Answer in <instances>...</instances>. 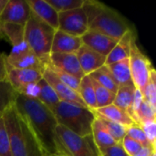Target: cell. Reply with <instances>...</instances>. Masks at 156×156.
Returning <instances> with one entry per match:
<instances>
[{
	"instance_id": "5",
	"label": "cell",
	"mask_w": 156,
	"mask_h": 156,
	"mask_svg": "<svg viewBox=\"0 0 156 156\" xmlns=\"http://www.w3.org/2000/svg\"><path fill=\"white\" fill-rule=\"evenodd\" d=\"M55 31L32 14L25 25V42L44 66L48 64Z\"/></svg>"
},
{
	"instance_id": "19",
	"label": "cell",
	"mask_w": 156,
	"mask_h": 156,
	"mask_svg": "<svg viewBox=\"0 0 156 156\" xmlns=\"http://www.w3.org/2000/svg\"><path fill=\"white\" fill-rule=\"evenodd\" d=\"M91 111L93 112L95 116L101 117L106 120L112 121L113 122L122 124L126 128L135 124L126 112L118 108L114 104H110L108 106L99 108L96 110H91Z\"/></svg>"
},
{
	"instance_id": "9",
	"label": "cell",
	"mask_w": 156,
	"mask_h": 156,
	"mask_svg": "<svg viewBox=\"0 0 156 156\" xmlns=\"http://www.w3.org/2000/svg\"><path fill=\"white\" fill-rule=\"evenodd\" d=\"M58 29L74 37H80L88 28V20L82 7L58 13Z\"/></svg>"
},
{
	"instance_id": "40",
	"label": "cell",
	"mask_w": 156,
	"mask_h": 156,
	"mask_svg": "<svg viewBox=\"0 0 156 156\" xmlns=\"http://www.w3.org/2000/svg\"><path fill=\"white\" fill-rule=\"evenodd\" d=\"M6 80V68L5 61V55L0 53V80Z\"/></svg>"
},
{
	"instance_id": "42",
	"label": "cell",
	"mask_w": 156,
	"mask_h": 156,
	"mask_svg": "<svg viewBox=\"0 0 156 156\" xmlns=\"http://www.w3.org/2000/svg\"><path fill=\"white\" fill-rule=\"evenodd\" d=\"M45 156H63V155H60V154H47V155Z\"/></svg>"
},
{
	"instance_id": "26",
	"label": "cell",
	"mask_w": 156,
	"mask_h": 156,
	"mask_svg": "<svg viewBox=\"0 0 156 156\" xmlns=\"http://www.w3.org/2000/svg\"><path fill=\"white\" fill-rule=\"evenodd\" d=\"M89 76L91 79H93L94 80H96L98 83H100L102 87H104L107 90H109L110 91H112V93H114V94L116 93L119 86H118L117 82L115 81L112 74L111 73V71L109 70L107 66H103V67L100 68L99 69L92 72Z\"/></svg>"
},
{
	"instance_id": "24",
	"label": "cell",
	"mask_w": 156,
	"mask_h": 156,
	"mask_svg": "<svg viewBox=\"0 0 156 156\" xmlns=\"http://www.w3.org/2000/svg\"><path fill=\"white\" fill-rule=\"evenodd\" d=\"M78 93L87 108H89L90 110L97 109L94 89H93L91 78L89 75H85L80 80Z\"/></svg>"
},
{
	"instance_id": "44",
	"label": "cell",
	"mask_w": 156,
	"mask_h": 156,
	"mask_svg": "<svg viewBox=\"0 0 156 156\" xmlns=\"http://www.w3.org/2000/svg\"><path fill=\"white\" fill-rule=\"evenodd\" d=\"M0 36H1V33H0Z\"/></svg>"
},
{
	"instance_id": "21",
	"label": "cell",
	"mask_w": 156,
	"mask_h": 156,
	"mask_svg": "<svg viewBox=\"0 0 156 156\" xmlns=\"http://www.w3.org/2000/svg\"><path fill=\"white\" fill-rule=\"evenodd\" d=\"M107 67L112 74L118 86L133 84L131 76L129 58H125L121 61L107 65Z\"/></svg>"
},
{
	"instance_id": "13",
	"label": "cell",
	"mask_w": 156,
	"mask_h": 156,
	"mask_svg": "<svg viewBox=\"0 0 156 156\" xmlns=\"http://www.w3.org/2000/svg\"><path fill=\"white\" fill-rule=\"evenodd\" d=\"M48 65L80 80L85 76L80 69L76 53H51Z\"/></svg>"
},
{
	"instance_id": "6",
	"label": "cell",
	"mask_w": 156,
	"mask_h": 156,
	"mask_svg": "<svg viewBox=\"0 0 156 156\" xmlns=\"http://www.w3.org/2000/svg\"><path fill=\"white\" fill-rule=\"evenodd\" d=\"M56 135L60 155L101 156L92 135L79 136L65 127L58 124Z\"/></svg>"
},
{
	"instance_id": "37",
	"label": "cell",
	"mask_w": 156,
	"mask_h": 156,
	"mask_svg": "<svg viewBox=\"0 0 156 156\" xmlns=\"http://www.w3.org/2000/svg\"><path fill=\"white\" fill-rule=\"evenodd\" d=\"M121 144H122L123 150L126 152V154L129 156L135 155L143 147L138 142L134 141L133 139H132L128 135H125L123 137Z\"/></svg>"
},
{
	"instance_id": "17",
	"label": "cell",
	"mask_w": 156,
	"mask_h": 156,
	"mask_svg": "<svg viewBox=\"0 0 156 156\" xmlns=\"http://www.w3.org/2000/svg\"><path fill=\"white\" fill-rule=\"evenodd\" d=\"M81 46L80 37L57 29L51 45V53H76Z\"/></svg>"
},
{
	"instance_id": "27",
	"label": "cell",
	"mask_w": 156,
	"mask_h": 156,
	"mask_svg": "<svg viewBox=\"0 0 156 156\" xmlns=\"http://www.w3.org/2000/svg\"><path fill=\"white\" fill-rule=\"evenodd\" d=\"M16 95V92L6 80H0V116L14 105Z\"/></svg>"
},
{
	"instance_id": "38",
	"label": "cell",
	"mask_w": 156,
	"mask_h": 156,
	"mask_svg": "<svg viewBox=\"0 0 156 156\" xmlns=\"http://www.w3.org/2000/svg\"><path fill=\"white\" fill-rule=\"evenodd\" d=\"M101 156H129L123 150L121 144H116L115 145L101 152Z\"/></svg>"
},
{
	"instance_id": "29",
	"label": "cell",
	"mask_w": 156,
	"mask_h": 156,
	"mask_svg": "<svg viewBox=\"0 0 156 156\" xmlns=\"http://www.w3.org/2000/svg\"><path fill=\"white\" fill-rule=\"evenodd\" d=\"M95 117L104 125V127L106 128L110 135L113 138V140L117 144H121L123 137L126 135V127H124L122 124L101 118V117H98V116H95Z\"/></svg>"
},
{
	"instance_id": "33",
	"label": "cell",
	"mask_w": 156,
	"mask_h": 156,
	"mask_svg": "<svg viewBox=\"0 0 156 156\" xmlns=\"http://www.w3.org/2000/svg\"><path fill=\"white\" fill-rule=\"evenodd\" d=\"M50 69L54 71V73L56 74V76L59 79V80L61 82H63L66 86H68L71 90H75L77 92L79 91V87H80V79H78V78H76V77H74L72 75H69L68 73H65L63 71H60L58 69H54L52 67H50Z\"/></svg>"
},
{
	"instance_id": "2",
	"label": "cell",
	"mask_w": 156,
	"mask_h": 156,
	"mask_svg": "<svg viewBox=\"0 0 156 156\" xmlns=\"http://www.w3.org/2000/svg\"><path fill=\"white\" fill-rule=\"evenodd\" d=\"M2 116L9 138L11 156H45L35 135L14 105Z\"/></svg>"
},
{
	"instance_id": "36",
	"label": "cell",
	"mask_w": 156,
	"mask_h": 156,
	"mask_svg": "<svg viewBox=\"0 0 156 156\" xmlns=\"http://www.w3.org/2000/svg\"><path fill=\"white\" fill-rule=\"evenodd\" d=\"M140 127L144 131L149 144L155 147L156 146V121H150L143 122Z\"/></svg>"
},
{
	"instance_id": "18",
	"label": "cell",
	"mask_w": 156,
	"mask_h": 156,
	"mask_svg": "<svg viewBox=\"0 0 156 156\" xmlns=\"http://www.w3.org/2000/svg\"><path fill=\"white\" fill-rule=\"evenodd\" d=\"M135 38L136 37L134 36V30L133 28L128 30L118 40L115 47L112 48V50L106 57L105 66L118 62V61H121V60L125 59V58H129L132 43Z\"/></svg>"
},
{
	"instance_id": "25",
	"label": "cell",
	"mask_w": 156,
	"mask_h": 156,
	"mask_svg": "<svg viewBox=\"0 0 156 156\" xmlns=\"http://www.w3.org/2000/svg\"><path fill=\"white\" fill-rule=\"evenodd\" d=\"M39 95L37 100L48 108L52 112H54L56 107L60 102V100L57 96L53 89L48 84V82L42 78L39 80Z\"/></svg>"
},
{
	"instance_id": "31",
	"label": "cell",
	"mask_w": 156,
	"mask_h": 156,
	"mask_svg": "<svg viewBox=\"0 0 156 156\" xmlns=\"http://www.w3.org/2000/svg\"><path fill=\"white\" fill-rule=\"evenodd\" d=\"M144 101L156 109V72L154 69L151 73L150 79L142 90Z\"/></svg>"
},
{
	"instance_id": "14",
	"label": "cell",
	"mask_w": 156,
	"mask_h": 156,
	"mask_svg": "<svg viewBox=\"0 0 156 156\" xmlns=\"http://www.w3.org/2000/svg\"><path fill=\"white\" fill-rule=\"evenodd\" d=\"M80 39L82 45L105 57L108 56L118 42V40L92 29H88L87 32L80 37Z\"/></svg>"
},
{
	"instance_id": "41",
	"label": "cell",
	"mask_w": 156,
	"mask_h": 156,
	"mask_svg": "<svg viewBox=\"0 0 156 156\" xmlns=\"http://www.w3.org/2000/svg\"><path fill=\"white\" fill-rule=\"evenodd\" d=\"M7 2H8V0H0V15L4 11V9H5V5L7 4Z\"/></svg>"
},
{
	"instance_id": "39",
	"label": "cell",
	"mask_w": 156,
	"mask_h": 156,
	"mask_svg": "<svg viewBox=\"0 0 156 156\" xmlns=\"http://www.w3.org/2000/svg\"><path fill=\"white\" fill-rule=\"evenodd\" d=\"M155 147L154 146H143L142 149L133 156H153L155 154Z\"/></svg>"
},
{
	"instance_id": "43",
	"label": "cell",
	"mask_w": 156,
	"mask_h": 156,
	"mask_svg": "<svg viewBox=\"0 0 156 156\" xmlns=\"http://www.w3.org/2000/svg\"><path fill=\"white\" fill-rule=\"evenodd\" d=\"M153 156H155V154H154V155H153Z\"/></svg>"
},
{
	"instance_id": "1",
	"label": "cell",
	"mask_w": 156,
	"mask_h": 156,
	"mask_svg": "<svg viewBox=\"0 0 156 156\" xmlns=\"http://www.w3.org/2000/svg\"><path fill=\"white\" fill-rule=\"evenodd\" d=\"M14 106L35 135L45 155L60 154L56 135L58 122L54 113L38 100L18 93Z\"/></svg>"
},
{
	"instance_id": "34",
	"label": "cell",
	"mask_w": 156,
	"mask_h": 156,
	"mask_svg": "<svg viewBox=\"0 0 156 156\" xmlns=\"http://www.w3.org/2000/svg\"><path fill=\"white\" fill-rule=\"evenodd\" d=\"M0 156H11L9 138L3 116H0Z\"/></svg>"
},
{
	"instance_id": "11",
	"label": "cell",
	"mask_w": 156,
	"mask_h": 156,
	"mask_svg": "<svg viewBox=\"0 0 156 156\" xmlns=\"http://www.w3.org/2000/svg\"><path fill=\"white\" fill-rule=\"evenodd\" d=\"M31 11L27 0H8L0 15V23H14L25 26Z\"/></svg>"
},
{
	"instance_id": "28",
	"label": "cell",
	"mask_w": 156,
	"mask_h": 156,
	"mask_svg": "<svg viewBox=\"0 0 156 156\" xmlns=\"http://www.w3.org/2000/svg\"><path fill=\"white\" fill-rule=\"evenodd\" d=\"M94 93H95V100L97 104V109L102 108L105 106H108L110 104L113 103L115 94L107 90L106 88L102 87L100 83H98L96 80L91 79Z\"/></svg>"
},
{
	"instance_id": "8",
	"label": "cell",
	"mask_w": 156,
	"mask_h": 156,
	"mask_svg": "<svg viewBox=\"0 0 156 156\" xmlns=\"http://www.w3.org/2000/svg\"><path fill=\"white\" fill-rule=\"evenodd\" d=\"M5 61L7 66L15 69H37L42 71L45 68L25 41L18 46L12 47L10 54L5 56Z\"/></svg>"
},
{
	"instance_id": "12",
	"label": "cell",
	"mask_w": 156,
	"mask_h": 156,
	"mask_svg": "<svg viewBox=\"0 0 156 156\" xmlns=\"http://www.w3.org/2000/svg\"><path fill=\"white\" fill-rule=\"evenodd\" d=\"M5 68L6 80L10 83L16 93H18L27 85L38 82L42 79V71L40 70L15 69L7 66L6 64Z\"/></svg>"
},
{
	"instance_id": "32",
	"label": "cell",
	"mask_w": 156,
	"mask_h": 156,
	"mask_svg": "<svg viewBox=\"0 0 156 156\" xmlns=\"http://www.w3.org/2000/svg\"><path fill=\"white\" fill-rule=\"evenodd\" d=\"M58 13L82 7L84 0H46Z\"/></svg>"
},
{
	"instance_id": "10",
	"label": "cell",
	"mask_w": 156,
	"mask_h": 156,
	"mask_svg": "<svg viewBox=\"0 0 156 156\" xmlns=\"http://www.w3.org/2000/svg\"><path fill=\"white\" fill-rule=\"evenodd\" d=\"M42 78L53 89V90L56 92L60 101L75 103L86 107V105L80 99L79 93L71 90L68 86H66L63 82H61L48 64L45 66L44 69L42 70Z\"/></svg>"
},
{
	"instance_id": "23",
	"label": "cell",
	"mask_w": 156,
	"mask_h": 156,
	"mask_svg": "<svg viewBox=\"0 0 156 156\" xmlns=\"http://www.w3.org/2000/svg\"><path fill=\"white\" fill-rule=\"evenodd\" d=\"M0 33L1 36H5L12 47L20 45L25 41V26L14 24V23H0Z\"/></svg>"
},
{
	"instance_id": "4",
	"label": "cell",
	"mask_w": 156,
	"mask_h": 156,
	"mask_svg": "<svg viewBox=\"0 0 156 156\" xmlns=\"http://www.w3.org/2000/svg\"><path fill=\"white\" fill-rule=\"evenodd\" d=\"M53 113L58 124L75 134L82 137L91 134L92 123L96 117L89 108L75 103L60 101Z\"/></svg>"
},
{
	"instance_id": "20",
	"label": "cell",
	"mask_w": 156,
	"mask_h": 156,
	"mask_svg": "<svg viewBox=\"0 0 156 156\" xmlns=\"http://www.w3.org/2000/svg\"><path fill=\"white\" fill-rule=\"evenodd\" d=\"M91 135L92 138L100 150L101 154L104 150L115 145L117 143L113 140V138L110 135L104 125L97 119L95 118L93 123H92V129H91Z\"/></svg>"
},
{
	"instance_id": "15",
	"label": "cell",
	"mask_w": 156,
	"mask_h": 156,
	"mask_svg": "<svg viewBox=\"0 0 156 156\" xmlns=\"http://www.w3.org/2000/svg\"><path fill=\"white\" fill-rule=\"evenodd\" d=\"M80 69L84 75H90L105 66L106 57L82 45L76 52Z\"/></svg>"
},
{
	"instance_id": "35",
	"label": "cell",
	"mask_w": 156,
	"mask_h": 156,
	"mask_svg": "<svg viewBox=\"0 0 156 156\" xmlns=\"http://www.w3.org/2000/svg\"><path fill=\"white\" fill-rule=\"evenodd\" d=\"M126 135H128L134 141L138 142L142 146H152L149 144L144 131L142 130V128L139 125L133 124V125L126 128Z\"/></svg>"
},
{
	"instance_id": "30",
	"label": "cell",
	"mask_w": 156,
	"mask_h": 156,
	"mask_svg": "<svg viewBox=\"0 0 156 156\" xmlns=\"http://www.w3.org/2000/svg\"><path fill=\"white\" fill-rule=\"evenodd\" d=\"M150 121H156V109L144 101L135 114L134 122L140 126L143 122Z\"/></svg>"
},
{
	"instance_id": "3",
	"label": "cell",
	"mask_w": 156,
	"mask_h": 156,
	"mask_svg": "<svg viewBox=\"0 0 156 156\" xmlns=\"http://www.w3.org/2000/svg\"><path fill=\"white\" fill-rule=\"evenodd\" d=\"M82 8L87 16L89 29L99 31L116 40L132 29L124 16L101 2L84 0Z\"/></svg>"
},
{
	"instance_id": "16",
	"label": "cell",
	"mask_w": 156,
	"mask_h": 156,
	"mask_svg": "<svg viewBox=\"0 0 156 156\" xmlns=\"http://www.w3.org/2000/svg\"><path fill=\"white\" fill-rule=\"evenodd\" d=\"M31 14L55 30L58 29V13L46 0H27Z\"/></svg>"
},
{
	"instance_id": "7",
	"label": "cell",
	"mask_w": 156,
	"mask_h": 156,
	"mask_svg": "<svg viewBox=\"0 0 156 156\" xmlns=\"http://www.w3.org/2000/svg\"><path fill=\"white\" fill-rule=\"evenodd\" d=\"M129 62L133 83L136 89L142 91L147 84L154 68L150 58L137 46L136 38L132 43Z\"/></svg>"
},
{
	"instance_id": "22",
	"label": "cell",
	"mask_w": 156,
	"mask_h": 156,
	"mask_svg": "<svg viewBox=\"0 0 156 156\" xmlns=\"http://www.w3.org/2000/svg\"><path fill=\"white\" fill-rule=\"evenodd\" d=\"M135 89L136 88L134 84L119 86L115 93V97H114V101L112 104H114L115 106L126 112L129 114Z\"/></svg>"
}]
</instances>
